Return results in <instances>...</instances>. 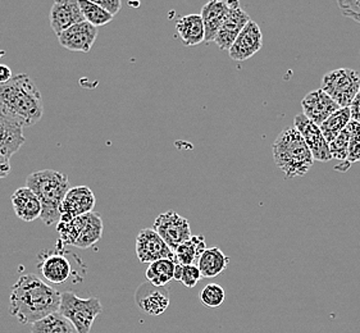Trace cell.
Here are the masks:
<instances>
[{"label":"cell","mask_w":360,"mask_h":333,"mask_svg":"<svg viewBox=\"0 0 360 333\" xmlns=\"http://www.w3.org/2000/svg\"><path fill=\"white\" fill-rule=\"evenodd\" d=\"M349 143H350V127L347 124L345 130L342 131L338 138L330 143L332 159L345 162L347 158V152H349Z\"/></svg>","instance_id":"f546056e"},{"label":"cell","mask_w":360,"mask_h":333,"mask_svg":"<svg viewBox=\"0 0 360 333\" xmlns=\"http://www.w3.org/2000/svg\"><path fill=\"white\" fill-rule=\"evenodd\" d=\"M340 12L360 25V0H336Z\"/></svg>","instance_id":"d6a6232c"},{"label":"cell","mask_w":360,"mask_h":333,"mask_svg":"<svg viewBox=\"0 0 360 333\" xmlns=\"http://www.w3.org/2000/svg\"><path fill=\"white\" fill-rule=\"evenodd\" d=\"M230 258L219 247H209L198 261V267L204 278H213L222 275L229 267Z\"/></svg>","instance_id":"603a6c76"},{"label":"cell","mask_w":360,"mask_h":333,"mask_svg":"<svg viewBox=\"0 0 360 333\" xmlns=\"http://www.w3.org/2000/svg\"><path fill=\"white\" fill-rule=\"evenodd\" d=\"M11 171H12V168H11V163H9V158L0 154V180L8 177Z\"/></svg>","instance_id":"d590c367"},{"label":"cell","mask_w":360,"mask_h":333,"mask_svg":"<svg viewBox=\"0 0 360 333\" xmlns=\"http://www.w3.org/2000/svg\"><path fill=\"white\" fill-rule=\"evenodd\" d=\"M182 268H184V266L180 264V263H177L176 264V269H174V280L176 281H179L180 282L181 275H182Z\"/></svg>","instance_id":"74e56055"},{"label":"cell","mask_w":360,"mask_h":333,"mask_svg":"<svg viewBox=\"0 0 360 333\" xmlns=\"http://www.w3.org/2000/svg\"><path fill=\"white\" fill-rule=\"evenodd\" d=\"M49 20L57 37L73 25L85 21L79 8V0H54Z\"/></svg>","instance_id":"e0dca14e"},{"label":"cell","mask_w":360,"mask_h":333,"mask_svg":"<svg viewBox=\"0 0 360 333\" xmlns=\"http://www.w3.org/2000/svg\"><path fill=\"white\" fill-rule=\"evenodd\" d=\"M95 4H98L99 7L103 8L104 11H107L108 13L115 17L122 8V1L121 0H91Z\"/></svg>","instance_id":"836d02e7"},{"label":"cell","mask_w":360,"mask_h":333,"mask_svg":"<svg viewBox=\"0 0 360 333\" xmlns=\"http://www.w3.org/2000/svg\"><path fill=\"white\" fill-rule=\"evenodd\" d=\"M176 31L186 46H196L205 41V29L202 15H188L176 23Z\"/></svg>","instance_id":"7402d4cb"},{"label":"cell","mask_w":360,"mask_h":333,"mask_svg":"<svg viewBox=\"0 0 360 333\" xmlns=\"http://www.w3.org/2000/svg\"><path fill=\"white\" fill-rule=\"evenodd\" d=\"M350 113H352V119L360 124V90L350 105Z\"/></svg>","instance_id":"e575fe53"},{"label":"cell","mask_w":360,"mask_h":333,"mask_svg":"<svg viewBox=\"0 0 360 333\" xmlns=\"http://www.w3.org/2000/svg\"><path fill=\"white\" fill-rule=\"evenodd\" d=\"M350 122H352L350 108H340L338 112H335L332 116L328 117L323 124L319 126V129L322 131L324 138L330 144L342 131L345 130Z\"/></svg>","instance_id":"4316f807"},{"label":"cell","mask_w":360,"mask_h":333,"mask_svg":"<svg viewBox=\"0 0 360 333\" xmlns=\"http://www.w3.org/2000/svg\"><path fill=\"white\" fill-rule=\"evenodd\" d=\"M135 301L143 312L149 315H160L169 306V294L166 287H157L152 283H141L135 292Z\"/></svg>","instance_id":"9a60e30c"},{"label":"cell","mask_w":360,"mask_h":333,"mask_svg":"<svg viewBox=\"0 0 360 333\" xmlns=\"http://www.w3.org/2000/svg\"><path fill=\"white\" fill-rule=\"evenodd\" d=\"M26 186L35 192L41 203L44 223L46 226L58 223L60 221V205L71 188L67 174L56 169L37 171L27 176Z\"/></svg>","instance_id":"3957f363"},{"label":"cell","mask_w":360,"mask_h":333,"mask_svg":"<svg viewBox=\"0 0 360 333\" xmlns=\"http://www.w3.org/2000/svg\"><path fill=\"white\" fill-rule=\"evenodd\" d=\"M276 166L286 178L302 177L314 163L309 148L295 127H288L274 140L272 145Z\"/></svg>","instance_id":"277c9868"},{"label":"cell","mask_w":360,"mask_h":333,"mask_svg":"<svg viewBox=\"0 0 360 333\" xmlns=\"http://www.w3.org/2000/svg\"><path fill=\"white\" fill-rule=\"evenodd\" d=\"M0 115L23 126H34L41 119L43 98L29 74H17L7 84L0 85Z\"/></svg>","instance_id":"7a4b0ae2"},{"label":"cell","mask_w":360,"mask_h":333,"mask_svg":"<svg viewBox=\"0 0 360 333\" xmlns=\"http://www.w3.org/2000/svg\"><path fill=\"white\" fill-rule=\"evenodd\" d=\"M202 272L198 266L190 264V266H184L182 268V275H181L180 282L186 286L188 289L195 287L198 282L202 278Z\"/></svg>","instance_id":"1f68e13d"},{"label":"cell","mask_w":360,"mask_h":333,"mask_svg":"<svg viewBox=\"0 0 360 333\" xmlns=\"http://www.w3.org/2000/svg\"><path fill=\"white\" fill-rule=\"evenodd\" d=\"M176 261L173 259H160L153 261L146 269V280L157 287H166L168 283L174 280Z\"/></svg>","instance_id":"d4e9b609"},{"label":"cell","mask_w":360,"mask_h":333,"mask_svg":"<svg viewBox=\"0 0 360 333\" xmlns=\"http://www.w3.org/2000/svg\"><path fill=\"white\" fill-rule=\"evenodd\" d=\"M60 294L37 275H21L11 290L9 313L21 325H32L59 312Z\"/></svg>","instance_id":"6da1fadb"},{"label":"cell","mask_w":360,"mask_h":333,"mask_svg":"<svg viewBox=\"0 0 360 333\" xmlns=\"http://www.w3.org/2000/svg\"><path fill=\"white\" fill-rule=\"evenodd\" d=\"M103 219L96 211H90L71 221H59L57 231L65 245L89 249L101 241L103 236Z\"/></svg>","instance_id":"5b68a950"},{"label":"cell","mask_w":360,"mask_h":333,"mask_svg":"<svg viewBox=\"0 0 360 333\" xmlns=\"http://www.w3.org/2000/svg\"><path fill=\"white\" fill-rule=\"evenodd\" d=\"M229 4L222 0H209L202 7V15L204 29H205V41L204 43H214L217 34L222 27L226 17L229 15Z\"/></svg>","instance_id":"ffe728a7"},{"label":"cell","mask_w":360,"mask_h":333,"mask_svg":"<svg viewBox=\"0 0 360 333\" xmlns=\"http://www.w3.org/2000/svg\"><path fill=\"white\" fill-rule=\"evenodd\" d=\"M79 8L82 11V15L85 21L91 23L95 27L107 26L109 22L113 21V15L99 7L98 4L93 3L91 0H79Z\"/></svg>","instance_id":"83f0119b"},{"label":"cell","mask_w":360,"mask_h":333,"mask_svg":"<svg viewBox=\"0 0 360 333\" xmlns=\"http://www.w3.org/2000/svg\"><path fill=\"white\" fill-rule=\"evenodd\" d=\"M95 203L96 200L91 188L87 186L70 188L60 205V221H71L93 211Z\"/></svg>","instance_id":"7c38bea8"},{"label":"cell","mask_w":360,"mask_h":333,"mask_svg":"<svg viewBox=\"0 0 360 333\" xmlns=\"http://www.w3.org/2000/svg\"><path fill=\"white\" fill-rule=\"evenodd\" d=\"M207 249L208 247L205 245L204 236L202 235L193 236L191 239L181 244L180 247L174 250V261L182 266L194 264L195 261H199V258Z\"/></svg>","instance_id":"cb8c5ba5"},{"label":"cell","mask_w":360,"mask_h":333,"mask_svg":"<svg viewBox=\"0 0 360 333\" xmlns=\"http://www.w3.org/2000/svg\"><path fill=\"white\" fill-rule=\"evenodd\" d=\"M72 323L60 313H53L31 325V333H73Z\"/></svg>","instance_id":"484cf974"},{"label":"cell","mask_w":360,"mask_h":333,"mask_svg":"<svg viewBox=\"0 0 360 333\" xmlns=\"http://www.w3.org/2000/svg\"><path fill=\"white\" fill-rule=\"evenodd\" d=\"M321 89L330 95L341 108H350L354 98L359 93V73L352 68H338L326 73L321 81Z\"/></svg>","instance_id":"52a82bcc"},{"label":"cell","mask_w":360,"mask_h":333,"mask_svg":"<svg viewBox=\"0 0 360 333\" xmlns=\"http://www.w3.org/2000/svg\"><path fill=\"white\" fill-rule=\"evenodd\" d=\"M226 299L224 289L218 283H209L200 292V301L207 308H218Z\"/></svg>","instance_id":"f1b7e54d"},{"label":"cell","mask_w":360,"mask_h":333,"mask_svg":"<svg viewBox=\"0 0 360 333\" xmlns=\"http://www.w3.org/2000/svg\"><path fill=\"white\" fill-rule=\"evenodd\" d=\"M96 37L98 27L84 21L73 25L70 29L63 31L60 35H58V41L60 46H63L67 51L89 53L94 45Z\"/></svg>","instance_id":"4fadbf2b"},{"label":"cell","mask_w":360,"mask_h":333,"mask_svg":"<svg viewBox=\"0 0 360 333\" xmlns=\"http://www.w3.org/2000/svg\"><path fill=\"white\" fill-rule=\"evenodd\" d=\"M39 269L48 282L56 285L65 283L72 275L71 263L60 254H51L44 258Z\"/></svg>","instance_id":"44dd1931"},{"label":"cell","mask_w":360,"mask_h":333,"mask_svg":"<svg viewBox=\"0 0 360 333\" xmlns=\"http://www.w3.org/2000/svg\"><path fill=\"white\" fill-rule=\"evenodd\" d=\"M229 4V15L224 20L222 27L217 34L214 43L222 51H230L232 44L238 39L240 32L250 22V15L240 6V0H227Z\"/></svg>","instance_id":"30bf717a"},{"label":"cell","mask_w":360,"mask_h":333,"mask_svg":"<svg viewBox=\"0 0 360 333\" xmlns=\"http://www.w3.org/2000/svg\"><path fill=\"white\" fill-rule=\"evenodd\" d=\"M294 127L302 133L314 160L330 162L332 159L330 144L324 138L319 126L313 124L309 118H307L303 113H300L294 118Z\"/></svg>","instance_id":"8fae6325"},{"label":"cell","mask_w":360,"mask_h":333,"mask_svg":"<svg viewBox=\"0 0 360 333\" xmlns=\"http://www.w3.org/2000/svg\"><path fill=\"white\" fill-rule=\"evenodd\" d=\"M15 216L23 222H34L43 214V207L31 188L25 186L15 190L11 197Z\"/></svg>","instance_id":"d6986e66"},{"label":"cell","mask_w":360,"mask_h":333,"mask_svg":"<svg viewBox=\"0 0 360 333\" xmlns=\"http://www.w3.org/2000/svg\"><path fill=\"white\" fill-rule=\"evenodd\" d=\"M153 228L158 232L159 236L166 241L167 245L173 252L193 237L191 228L188 219L176 213L174 210H168L159 214L154 221Z\"/></svg>","instance_id":"ba28073f"},{"label":"cell","mask_w":360,"mask_h":333,"mask_svg":"<svg viewBox=\"0 0 360 333\" xmlns=\"http://www.w3.org/2000/svg\"><path fill=\"white\" fill-rule=\"evenodd\" d=\"M263 46V35L257 22L252 21L246 25L240 32L235 43L232 44L229 54L232 60L244 62L254 57Z\"/></svg>","instance_id":"5bb4252c"},{"label":"cell","mask_w":360,"mask_h":333,"mask_svg":"<svg viewBox=\"0 0 360 333\" xmlns=\"http://www.w3.org/2000/svg\"><path fill=\"white\" fill-rule=\"evenodd\" d=\"M12 71L6 65H0V85L7 84L8 81L12 80Z\"/></svg>","instance_id":"8d00e7d4"},{"label":"cell","mask_w":360,"mask_h":333,"mask_svg":"<svg viewBox=\"0 0 360 333\" xmlns=\"http://www.w3.org/2000/svg\"><path fill=\"white\" fill-rule=\"evenodd\" d=\"M103 312V306L96 297L81 299L72 291L60 294L59 313L68 319L77 333H90L96 317Z\"/></svg>","instance_id":"8992f818"},{"label":"cell","mask_w":360,"mask_h":333,"mask_svg":"<svg viewBox=\"0 0 360 333\" xmlns=\"http://www.w3.org/2000/svg\"><path fill=\"white\" fill-rule=\"evenodd\" d=\"M136 255L141 263H153L160 259H173L174 252L168 247L154 228H144L136 237Z\"/></svg>","instance_id":"9c48e42d"},{"label":"cell","mask_w":360,"mask_h":333,"mask_svg":"<svg viewBox=\"0 0 360 333\" xmlns=\"http://www.w3.org/2000/svg\"><path fill=\"white\" fill-rule=\"evenodd\" d=\"M349 127H350V143H349V152L345 162L352 166L353 163L360 162V124L352 119Z\"/></svg>","instance_id":"4dcf8cb0"},{"label":"cell","mask_w":360,"mask_h":333,"mask_svg":"<svg viewBox=\"0 0 360 333\" xmlns=\"http://www.w3.org/2000/svg\"><path fill=\"white\" fill-rule=\"evenodd\" d=\"M23 124L9 117L0 115V154L11 159V157L26 143L23 135Z\"/></svg>","instance_id":"ac0fdd59"},{"label":"cell","mask_w":360,"mask_h":333,"mask_svg":"<svg viewBox=\"0 0 360 333\" xmlns=\"http://www.w3.org/2000/svg\"><path fill=\"white\" fill-rule=\"evenodd\" d=\"M302 108L304 116L309 118L313 124L321 126L328 117L338 112L341 107L330 95L326 94L322 89H319L305 95V98L302 100Z\"/></svg>","instance_id":"2e32d148"}]
</instances>
